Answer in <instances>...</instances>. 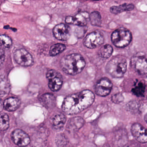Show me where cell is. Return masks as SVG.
Masks as SVG:
<instances>
[{"label": "cell", "mask_w": 147, "mask_h": 147, "mask_svg": "<svg viewBox=\"0 0 147 147\" xmlns=\"http://www.w3.org/2000/svg\"><path fill=\"white\" fill-rule=\"evenodd\" d=\"M13 57L16 62L21 66L28 67L33 63L32 56L25 49L16 50L14 52Z\"/></svg>", "instance_id": "cell-6"}, {"label": "cell", "mask_w": 147, "mask_h": 147, "mask_svg": "<svg viewBox=\"0 0 147 147\" xmlns=\"http://www.w3.org/2000/svg\"><path fill=\"white\" fill-rule=\"evenodd\" d=\"M135 6L132 4H124L119 6H114L110 8V11L113 14H117L125 11L134 9Z\"/></svg>", "instance_id": "cell-16"}, {"label": "cell", "mask_w": 147, "mask_h": 147, "mask_svg": "<svg viewBox=\"0 0 147 147\" xmlns=\"http://www.w3.org/2000/svg\"><path fill=\"white\" fill-rule=\"evenodd\" d=\"M66 49L65 45L57 43L52 45L50 49L49 54L51 56H55L64 51Z\"/></svg>", "instance_id": "cell-21"}, {"label": "cell", "mask_w": 147, "mask_h": 147, "mask_svg": "<svg viewBox=\"0 0 147 147\" xmlns=\"http://www.w3.org/2000/svg\"><path fill=\"white\" fill-rule=\"evenodd\" d=\"M113 84L111 81L107 78L100 79L95 86V92L99 96L105 97L111 93Z\"/></svg>", "instance_id": "cell-11"}, {"label": "cell", "mask_w": 147, "mask_h": 147, "mask_svg": "<svg viewBox=\"0 0 147 147\" xmlns=\"http://www.w3.org/2000/svg\"><path fill=\"white\" fill-rule=\"evenodd\" d=\"M132 136L139 142H147V129L138 123H135L131 127Z\"/></svg>", "instance_id": "cell-12"}, {"label": "cell", "mask_w": 147, "mask_h": 147, "mask_svg": "<svg viewBox=\"0 0 147 147\" xmlns=\"http://www.w3.org/2000/svg\"><path fill=\"white\" fill-rule=\"evenodd\" d=\"M144 120H145V122L147 123V113L145 115V117H144Z\"/></svg>", "instance_id": "cell-28"}, {"label": "cell", "mask_w": 147, "mask_h": 147, "mask_svg": "<svg viewBox=\"0 0 147 147\" xmlns=\"http://www.w3.org/2000/svg\"><path fill=\"white\" fill-rule=\"evenodd\" d=\"M111 38L112 42L116 47L123 48L130 43L132 40V35L129 30L121 27L113 32Z\"/></svg>", "instance_id": "cell-4"}, {"label": "cell", "mask_w": 147, "mask_h": 147, "mask_svg": "<svg viewBox=\"0 0 147 147\" xmlns=\"http://www.w3.org/2000/svg\"><path fill=\"white\" fill-rule=\"evenodd\" d=\"M86 66V61L81 55L72 54L64 56L61 60V66L63 72L71 75L79 74Z\"/></svg>", "instance_id": "cell-2"}, {"label": "cell", "mask_w": 147, "mask_h": 147, "mask_svg": "<svg viewBox=\"0 0 147 147\" xmlns=\"http://www.w3.org/2000/svg\"><path fill=\"white\" fill-rule=\"evenodd\" d=\"M66 120V118L65 116L61 113H57L51 119L52 125L57 129L63 127L65 124Z\"/></svg>", "instance_id": "cell-17"}, {"label": "cell", "mask_w": 147, "mask_h": 147, "mask_svg": "<svg viewBox=\"0 0 147 147\" xmlns=\"http://www.w3.org/2000/svg\"><path fill=\"white\" fill-rule=\"evenodd\" d=\"M127 66V61L124 58L117 56L110 60L107 65L106 69L112 77L121 78L125 74Z\"/></svg>", "instance_id": "cell-3"}, {"label": "cell", "mask_w": 147, "mask_h": 147, "mask_svg": "<svg viewBox=\"0 0 147 147\" xmlns=\"http://www.w3.org/2000/svg\"><path fill=\"white\" fill-rule=\"evenodd\" d=\"M20 105L21 101L18 98L11 97L5 100L3 103V107L8 111H13L18 109Z\"/></svg>", "instance_id": "cell-14"}, {"label": "cell", "mask_w": 147, "mask_h": 147, "mask_svg": "<svg viewBox=\"0 0 147 147\" xmlns=\"http://www.w3.org/2000/svg\"><path fill=\"white\" fill-rule=\"evenodd\" d=\"M53 34L56 39L60 41H67L70 37L71 29L66 24H59L54 27Z\"/></svg>", "instance_id": "cell-10"}, {"label": "cell", "mask_w": 147, "mask_h": 147, "mask_svg": "<svg viewBox=\"0 0 147 147\" xmlns=\"http://www.w3.org/2000/svg\"><path fill=\"white\" fill-rule=\"evenodd\" d=\"M94 94L92 91L84 90L69 95L63 103V111L68 114L79 113L90 107L94 101Z\"/></svg>", "instance_id": "cell-1"}, {"label": "cell", "mask_w": 147, "mask_h": 147, "mask_svg": "<svg viewBox=\"0 0 147 147\" xmlns=\"http://www.w3.org/2000/svg\"><path fill=\"white\" fill-rule=\"evenodd\" d=\"M124 100V97L121 93H117L112 97V100L113 102L116 104L121 103Z\"/></svg>", "instance_id": "cell-25"}, {"label": "cell", "mask_w": 147, "mask_h": 147, "mask_svg": "<svg viewBox=\"0 0 147 147\" xmlns=\"http://www.w3.org/2000/svg\"><path fill=\"white\" fill-rule=\"evenodd\" d=\"M88 20H89V14L86 11L79 13L74 17L68 16L65 18L66 24L79 26H86Z\"/></svg>", "instance_id": "cell-8"}, {"label": "cell", "mask_w": 147, "mask_h": 147, "mask_svg": "<svg viewBox=\"0 0 147 147\" xmlns=\"http://www.w3.org/2000/svg\"><path fill=\"white\" fill-rule=\"evenodd\" d=\"M113 52V49L111 45H105L101 47L99 51L98 54L102 58H108L110 57Z\"/></svg>", "instance_id": "cell-20"}, {"label": "cell", "mask_w": 147, "mask_h": 147, "mask_svg": "<svg viewBox=\"0 0 147 147\" xmlns=\"http://www.w3.org/2000/svg\"><path fill=\"white\" fill-rule=\"evenodd\" d=\"M1 45L6 48H9L12 45V40L8 36L5 34L1 35Z\"/></svg>", "instance_id": "cell-24"}, {"label": "cell", "mask_w": 147, "mask_h": 147, "mask_svg": "<svg viewBox=\"0 0 147 147\" xmlns=\"http://www.w3.org/2000/svg\"><path fill=\"white\" fill-rule=\"evenodd\" d=\"M131 65L133 69L140 75L147 74V59L141 56H134L131 60Z\"/></svg>", "instance_id": "cell-9"}, {"label": "cell", "mask_w": 147, "mask_h": 147, "mask_svg": "<svg viewBox=\"0 0 147 147\" xmlns=\"http://www.w3.org/2000/svg\"><path fill=\"white\" fill-rule=\"evenodd\" d=\"M89 21L94 26H100L102 23L101 16L97 11H94L89 14Z\"/></svg>", "instance_id": "cell-19"}, {"label": "cell", "mask_w": 147, "mask_h": 147, "mask_svg": "<svg viewBox=\"0 0 147 147\" xmlns=\"http://www.w3.org/2000/svg\"><path fill=\"white\" fill-rule=\"evenodd\" d=\"M84 124V120L80 117L73 118L69 121L67 125L69 129H71L77 130L80 129L83 126Z\"/></svg>", "instance_id": "cell-18"}, {"label": "cell", "mask_w": 147, "mask_h": 147, "mask_svg": "<svg viewBox=\"0 0 147 147\" xmlns=\"http://www.w3.org/2000/svg\"><path fill=\"white\" fill-rule=\"evenodd\" d=\"M46 76L49 80V86L51 90L56 92L61 89L63 84L62 77L61 74L51 69L47 72Z\"/></svg>", "instance_id": "cell-7"}, {"label": "cell", "mask_w": 147, "mask_h": 147, "mask_svg": "<svg viewBox=\"0 0 147 147\" xmlns=\"http://www.w3.org/2000/svg\"><path fill=\"white\" fill-rule=\"evenodd\" d=\"M145 86L142 82H139L135 85L132 89L133 94L138 97L143 96L145 92Z\"/></svg>", "instance_id": "cell-22"}, {"label": "cell", "mask_w": 147, "mask_h": 147, "mask_svg": "<svg viewBox=\"0 0 147 147\" xmlns=\"http://www.w3.org/2000/svg\"><path fill=\"white\" fill-rule=\"evenodd\" d=\"M12 138L14 143L20 146H27L30 142L29 135L20 129H17L13 132Z\"/></svg>", "instance_id": "cell-13"}, {"label": "cell", "mask_w": 147, "mask_h": 147, "mask_svg": "<svg viewBox=\"0 0 147 147\" xmlns=\"http://www.w3.org/2000/svg\"><path fill=\"white\" fill-rule=\"evenodd\" d=\"M5 59V53L4 50L1 48V64L2 65Z\"/></svg>", "instance_id": "cell-27"}, {"label": "cell", "mask_w": 147, "mask_h": 147, "mask_svg": "<svg viewBox=\"0 0 147 147\" xmlns=\"http://www.w3.org/2000/svg\"><path fill=\"white\" fill-rule=\"evenodd\" d=\"M39 100L41 104L47 108H53L55 105V98L51 94L46 93L43 94Z\"/></svg>", "instance_id": "cell-15"}, {"label": "cell", "mask_w": 147, "mask_h": 147, "mask_svg": "<svg viewBox=\"0 0 147 147\" xmlns=\"http://www.w3.org/2000/svg\"><path fill=\"white\" fill-rule=\"evenodd\" d=\"M104 42L103 35L99 32L94 31L87 35L84 41V45L90 49H95L102 45Z\"/></svg>", "instance_id": "cell-5"}, {"label": "cell", "mask_w": 147, "mask_h": 147, "mask_svg": "<svg viewBox=\"0 0 147 147\" xmlns=\"http://www.w3.org/2000/svg\"><path fill=\"white\" fill-rule=\"evenodd\" d=\"M9 127V118L8 115L4 113L1 115L0 128L2 131L7 129Z\"/></svg>", "instance_id": "cell-23"}, {"label": "cell", "mask_w": 147, "mask_h": 147, "mask_svg": "<svg viewBox=\"0 0 147 147\" xmlns=\"http://www.w3.org/2000/svg\"><path fill=\"white\" fill-rule=\"evenodd\" d=\"M57 139V143L59 146H63L67 144V140L65 137L63 136H59Z\"/></svg>", "instance_id": "cell-26"}]
</instances>
